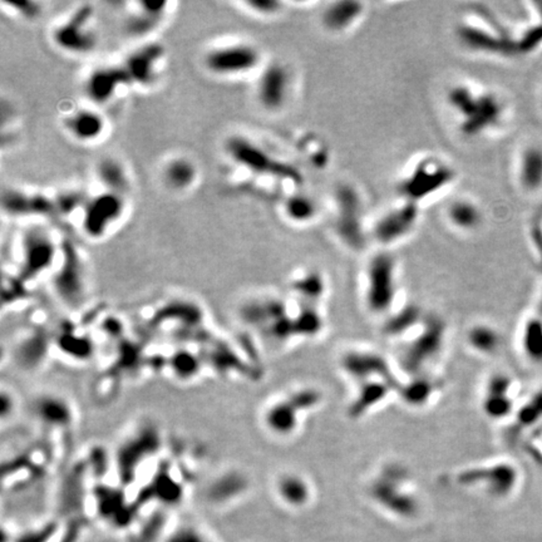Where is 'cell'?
<instances>
[{"label": "cell", "mask_w": 542, "mask_h": 542, "mask_svg": "<svg viewBox=\"0 0 542 542\" xmlns=\"http://www.w3.org/2000/svg\"><path fill=\"white\" fill-rule=\"evenodd\" d=\"M261 64V53L250 43H231L210 49L203 66L218 77H237L250 73Z\"/></svg>", "instance_id": "11"}, {"label": "cell", "mask_w": 542, "mask_h": 542, "mask_svg": "<svg viewBox=\"0 0 542 542\" xmlns=\"http://www.w3.org/2000/svg\"><path fill=\"white\" fill-rule=\"evenodd\" d=\"M447 323L437 314H427L422 324L401 342L399 364L408 377L433 373L432 367L444 352L447 343Z\"/></svg>", "instance_id": "2"}, {"label": "cell", "mask_w": 542, "mask_h": 542, "mask_svg": "<svg viewBox=\"0 0 542 542\" xmlns=\"http://www.w3.org/2000/svg\"><path fill=\"white\" fill-rule=\"evenodd\" d=\"M325 287V279L318 270H304L292 282V292L297 294L299 302L317 305L323 300Z\"/></svg>", "instance_id": "34"}, {"label": "cell", "mask_w": 542, "mask_h": 542, "mask_svg": "<svg viewBox=\"0 0 542 542\" xmlns=\"http://www.w3.org/2000/svg\"><path fill=\"white\" fill-rule=\"evenodd\" d=\"M323 403V393L313 387H302L274 402L264 414L266 427L277 436L289 437L297 432L302 418Z\"/></svg>", "instance_id": "8"}, {"label": "cell", "mask_w": 542, "mask_h": 542, "mask_svg": "<svg viewBox=\"0 0 542 542\" xmlns=\"http://www.w3.org/2000/svg\"><path fill=\"white\" fill-rule=\"evenodd\" d=\"M62 261L54 277V285L59 295L66 299H77L84 290V264L78 251L71 242H64Z\"/></svg>", "instance_id": "23"}, {"label": "cell", "mask_w": 542, "mask_h": 542, "mask_svg": "<svg viewBox=\"0 0 542 542\" xmlns=\"http://www.w3.org/2000/svg\"><path fill=\"white\" fill-rule=\"evenodd\" d=\"M284 215L295 224L312 223L318 214V208L314 200L305 195H290L282 205Z\"/></svg>", "instance_id": "37"}, {"label": "cell", "mask_w": 542, "mask_h": 542, "mask_svg": "<svg viewBox=\"0 0 542 542\" xmlns=\"http://www.w3.org/2000/svg\"><path fill=\"white\" fill-rule=\"evenodd\" d=\"M542 417V391L531 397L516 412V422L521 427H530Z\"/></svg>", "instance_id": "38"}, {"label": "cell", "mask_w": 542, "mask_h": 542, "mask_svg": "<svg viewBox=\"0 0 542 542\" xmlns=\"http://www.w3.org/2000/svg\"><path fill=\"white\" fill-rule=\"evenodd\" d=\"M93 6L83 4L53 31V42L63 52L83 56L93 52L98 38L92 26Z\"/></svg>", "instance_id": "13"}, {"label": "cell", "mask_w": 542, "mask_h": 542, "mask_svg": "<svg viewBox=\"0 0 542 542\" xmlns=\"http://www.w3.org/2000/svg\"><path fill=\"white\" fill-rule=\"evenodd\" d=\"M292 73L284 63L271 62L262 68L256 82V101L267 112H280L292 97Z\"/></svg>", "instance_id": "16"}, {"label": "cell", "mask_w": 542, "mask_h": 542, "mask_svg": "<svg viewBox=\"0 0 542 542\" xmlns=\"http://www.w3.org/2000/svg\"><path fill=\"white\" fill-rule=\"evenodd\" d=\"M3 209L11 216H46L56 213L54 198H49L43 193H31L9 188L1 196Z\"/></svg>", "instance_id": "24"}, {"label": "cell", "mask_w": 542, "mask_h": 542, "mask_svg": "<svg viewBox=\"0 0 542 542\" xmlns=\"http://www.w3.org/2000/svg\"><path fill=\"white\" fill-rule=\"evenodd\" d=\"M277 494L280 500L289 506L299 507L308 503L312 497V486L302 474L287 472L277 480Z\"/></svg>", "instance_id": "33"}, {"label": "cell", "mask_w": 542, "mask_h": 542, "mask_svg": "<svg viewBox=\"0 0 542 542\" xmlns=\"http://www.w3.org/2000/svg\"><path fill=\"white\" fill-rule=\"evenodd\" d=\"M363 300L365 308L376 317H388L394 312L399 294L398 261L387 250L370 257L364 270Z\"/></svg>", "instance_id": "4"}, {"label": "cell", "mask_w": 542, "mask_h": 542, "mask_svg": "<svg viewBox=\"0 0 542 542\" xmlns=\"http://www.w3.org/2000/svg\"><path fill=\"white\" fill-rule=\"evenodd\" d=\"M368 492L377 503L398 515H412L418 506L411 469L399 462H389L377 469Z\"/></svg>", "instance_id": "5"}, {"label": "cell", "mask_w": 542, "mask_h": 542, "mask_svg": "<svg viewBox=\"0 0 542 542\" xmlns=\"http://www.w3.org/2000/svg\"><path fill=\"white\" fill-rule=\"evenodd\" d=\"M57 256V245L48 231L41 227L26 231L21 242V272L24 277H39L51 269Z\"/></svg>", "instance_id": "17"}, {"label": "cell", "mask_w": 542, "mask_h": 542, "mask_svg": "<svg viewBox=\"0 0 542 542\" xmlns=\"http://www.w3.org/2000/svg\"><path fill=\"white\" fill-rule=\"evenodd\" d=\"M515 180L522 193L533 196L542 193V146L527 143L515 158Z\"/></svg>", "instance_id": "22"}, {"label": "cell", "mask_w": 542, "mask_h": 542, "mask_svg": "<svg viewBox=\"0 0 542 542\" xmlns=\"http://www.w3.org/2000/svg\"><path fill=\"white\" fill-rule=\"evenodd\" d=\"M168 542H209L193 528H183L176 532Z\"/></svg>", "instance_id": "42"}, {"label": "cell", "mask_w": 542, "mask_h": 542, "mask_svg": "<svg viewBox=\"0 0 542 542\" xmlns=\"http://www.w3.org/2000/svg\"><path fill=\"white\" fill-rule=\"evenodd\" d=\"M449 224L461 232H472L484 224V211L480 205L471 198H456L446 209Z\"/></svg>", "instance_id": "30"}, {"label": "cell", "mask_w": 542, "mask_h": 542, "mask_svg": "<svg viewBox=\"0 0 542 542\" xmlns=\"http://www.w3.org/2000/svg\"><path fill=\"white\" fill-rule=\"evenodd\" d=\"M64 125L74 140L82 143H92L105 133L106 118L97 111L82 108L68 116Z\"/></svg>", "instance_id": "28"}, {"label": "cell", "mask_w": 542, "mask_h": 542, "mask_svg": "<svg viewBox=\"0 0 542 542\" xmlns=\"http://www.w3.org/2000/svg\"><path fill=\"white\" fill-rule=\"evenodd\" d=\"M521 349L527 359L542 364V318L527 319L521 330Z\"/></svg>", "instance_id": "36"}, {"label": "cell", "mask_w": 542, "mask_h": 542, "mask_svg": "<svg viewBox=\"0 0 542 542\" xmlns=\"http://www.w3.org/2000/svg\"><path fill=\"white\" fill-rule=\"evenodd\" d=\"M131 83L125 69L121 66H103L93 69L84 82V92L94 105L112 102L126 84Z\"/></svg>", "instance_id": "19"}, {"label": "cell", "mask_w": 542, "mask_h": 542, "mask_svg": "<svg viewBox=\"0 0 542 542\" xmlns=\"http://www.w3.org/2000/svg\"><path fill=\"white\" fill-rule=\"evenodd\" d=\"M540 309H541V313H542V295H541V300H540Z\"/></svg>", "instance_id": "43"}, {"label": "cell", "mask_w": 542, "mask_h": 542, "mask_svg": "<svg viewBox=\"0 0 542 542\" xmlns=\"http://www.w3.org/2000/svg\"><path fill=\"white\" fill-rule=\"evenodd\" d=\"M87 203V200L76 191H66V193H59L57 198H54L56 203V213L62 215H69L73 213L74 210L82 208Z\"/></svg>", "instance_id": "39"}, {"label": "cell", "mask_w": 542, "mask_h": 542, "mask_svg": "<svg viewBox=\"0 0 542 542\" xmlns=\"http://www.w3.org/2000/svg\"><path fill=\"white\" fill-rule=\"evenodd\" d=\"M469 349L480 355H494L500 349L502 337L497 329L489 324H474L466 335Z\"/></svg>", "instance_id": "35"}, {"label": "cell", "mask_w": 542, "mask_h": 542, "mask_svg": "<svg viewBox=\"0 0 542 542\" xmlns=\"http://www.w3.org/2000/svg\"><path fill=\"white\" fill-rule=\"evenodd\" d=\"M418 203L401 198L399 203L386 210L372 226V239L383 247L399 244L417 227L421 211Z\"/></svg>", "instance_id": "12"}, {"label": "cell", "mask_w": 542, "mask_h": 542, "mask_svg": "<svg viewBox=\"0 0 542 542\" xmlns=\"http://www.w3.org/2000/svg\"><path fill=\"white\" fill-rule=\"evenodd\" d=\"M426 315L427 313L414 304L404 305L387 317L382 332L388 338L404 340L422 324Z\"/></svg>", "instance_id": "29"}, {"label": "cell", "mask_w": 542, "mask_h": 542, "mask_svg": "<svg viewBox=\"0 0 542 542\" xmlns=\"http://www.w3.org/2000/svg\"><path fill=\"white\" fill-rule=\"evenodd\" d=\"M365 6L354 0H338L329 3L322 13V24L334 34L350 31L363 18Z\"/></svg>", "instance_id": "26"}, {"label": "cell", "mask_w": 542, "mask_h": 542, "mask_svg": "<svg viewBox=\"0 0 542 542\" xmlns=\"http://www.w3.org/2000/svg\"><path fill=\"white\" fill-rule=\"evenodd\" d=\"M340 369L355 384L364 382L401 381L386 357L373 349L353 348L347 350L339 359Z\"/></svg>", "instance_id": "15"}, {"label": "cell", "mask_w": 542, "mask_h": 542, "mask_svg": "<svg viewBox=\"0 0 542 542\" xmlns=\"http://www.w3.org/2000/svg\"><path fill=\"white\" fill-rule=\"evenodd\" d=\"M456 180V171L439 157L428 156L413 162L398 183L401 198L421 203L442 193Z\"/></svg>", "instance_id": "6"}, {"label": "cell", "mask_w": 542, "mask_h": 542, "mask_svg": "<svg viewBox=\"0 0 542 542\" xmlns=\"http://www.w3.org/2000/svg\"><path fill=\"white\" fill-rule=\"evenodd\" d=\"M456 481L464 487L482 489L487 495L503 498L516 489L518 471L507 461L469 464L456 474Z\"/></svg>", "instance_id": "9"}, {"label": "cell", "mask_w": 542, "mask_h": 542, "mask_svg": "<svg viewBox=\"0 0 542 542\" xmlns=\"http://www.w3.org/2000/svg\"><path fill=\"white\" fill-rule=\"evenodd\" d=\"M401 381L364 382L355 384L354 396L352 397L347 412L352 419H359L373 412L377 408L388 401L393 394L398 393Z\"/></svg>", "instance_id": "20"}, {"label": "cell", "mask_w": 542, "mask_h": 542, "mask_svg": "<svg viewBox=\"0 0 542 542\" xmlns=\"http://www.w3.org/2000/svg\"><path fill=\"white\" fill-rule=\"evenodd\" d=\"M335 232L345 245L360 250L367 244V232L363 226V201L358 190L350 185L337 188L335 196Z\"/></svg>", "instance_id": "10"}, {"label": "cell", "mask_w": 542, "mask_h": 542, "mask_svg": "<svg viewBox=\"0 0 542 542\" xmlns=\"http://www.w3.org/2000/svg\"><path fill=\"white\" fill-rule=\"evenodd\" d=\"M225 150L236 165L250 173L259 176L282 180L284 183L292 185L302 183V175L299 173L297 167L274 156L247 137L231 136L225 143Z\"/></svg>", "instance_id": "7"}, {"label": "cell", "mask_w": 542, "mask_h": 542, "mask_svg": "<svg viewBox=\"0 0 542 542\" xmlns=\"http://www.w3.org/2000/svg\"><path fill=\"white\" fill-rule=\"evenodd\" d=\"M457 38L471 52L489 57L517 56L512 31L489 13H474L457 26Z\"/></svg>", "instance_id": "3"}, {"label": "cell", "mask_w": 542, "mask_h": 542, "mask_svg": "<svg viewBox=\"0 0 542 542\" xmlns=\"http://www.w3.org/2000/svg\"><path fill=\"white\" fill-rule=\"evenodd\" d=\"M167 6L166 1H140L138 9L126 19V31L136 38L151 34L166 16Z\"/></svg>", "instance_id": "27"}, {"label": "cell", "mask_w": 542, "mask_h": 542, "mask_svg": "<svg viewBox=\"0 0 542 542\" xmlns=\"http://www.w3.org/2000/svg\"><path fill=\"white\" fill-rule=\"evenodd\" d=\"M96 175L106 191L125 195L130 190V175L118 158L105 157L99 160L96 166Z\"/></svg>", "instance_id": "32"}, {"label": "cell", "mask_w": 542, "mask_h": 542, "mask_svg": "<svg viewBox=\"0 0 542 542\" xmlns=\"http://www.w3.org/2000/svg\"><path fill=\"white\" fill-rule=\"evenodd\" d=\"M125 195L102 191L88 198L82 209L81 226L89 239H102L125 214Z\"/></svg>", "instance_id": "14"}, {"label": "cell", "mask_w": 542, "mask_h": 542, "mask_svg": "<svg viewBox=\"0 0 542 542\" xmlns=\"http://www.w3.org/2000/svg\"><path fill=\"white\" fill-rule=\"evenodd\" d=\"M9 6L14 11H18L21 16L28 18V19H34L37 18L41 11L42 6L37 1H21V3H9Z\"/></svg>", "instance_id": "41"}, {"label": "cell", "mask_w": 542, "mask_h": 542, "mask_svg": "<svg viewBox=\"0 0 542 542\" xmlns=\"http://www.w3.org/2000/svg\"><path fill=\"white\" fill-rule=\"evenodd\" d=\"M513 381L505 373H496L489 378L481 401L482 411L494 421L511 417L515 413Z\"/></svg>", "instance_id": "21"}, {"label": "cell", "mask_w": 542, "mask_h": 542, "mask_svg": "<svg viewBox=\"0 0 542 542\" xmlns=\"http://www.w3.org/2000/svg\"><path fill=\"white\" fill-rule=\"evenodd\" d=\"M446 101L459 118V132L469 138L495 131L503 125L507 116V105L500 94L480 84H454Z\"/></svg>", "instance_id": "1"}, {"label": "cell", "mask_w": 542, "mask_h": 542, "mask_svg": "<svg viewBox=\"0 0 542 542\" xmlns=\"http://www.w3.org/2000/svg\"><path fill=\"white\" fill-rule=\"evenodd\" d=\"M244 6L259 16H275L282 11V4L277 0H247Z\"/></svg>", "instance_id": "40"}, {"label": "cell", "mask_w": 542, "mask_h": 542, "mask_svg": "<svg viewBox=\"0 0 542 542\" xmlns=\"http://www.w3.org/2000/svg\"><path fill=\"white\" fill-rule=\"evenodd\" d=\"M166 51L158 43H146L137 48L126 57L122 67L130 78L131 83L150 87L156 82L161 73Z\"/></svg>", "instance_id": "18"}, {"label": "cell", "mask_w": 542, "mask_h": 542, "mask_svg": "<svg viewBox=\"0 0 542 542\" xmlns=\"http://www.w3.org/2000/svg\"><path fill=\"white\" fill-rule=\"evenodd\" d=\"M162 178L167 188L183 193L193 188L198 181V168L188 157H173L162 168Z\"/></svg>", "instance_id": "31"}, {"label": "cell", "mask_w": 542, "mask_h": 542, "mask_svg": "<svg viewBox=\"0 0 542 542\" xmlns=\"http://www.w3.org/2000/svg\"><path fill=\"white\" fill-rule=\"evenodd\" d=\"M442 391V381L433 373L409 377L402 381L397 396L411 408H424L432 403L438 393Z\"/></svg>", "instance_id": "25"}]
</instances>
